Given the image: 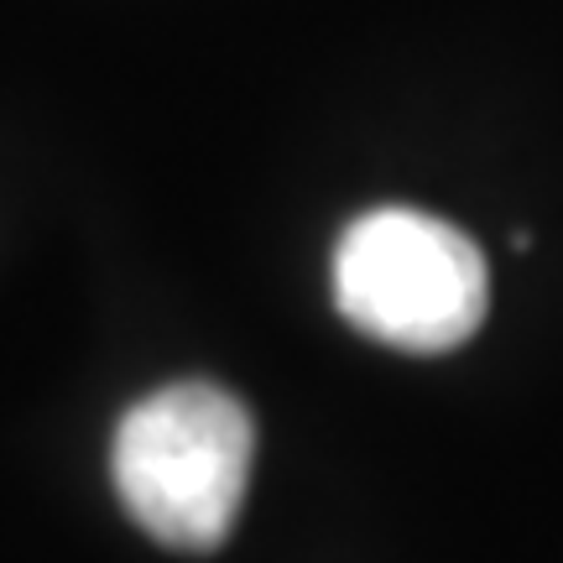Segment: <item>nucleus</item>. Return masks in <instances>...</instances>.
<instances>
[{
    "label": "nucleus",
    "instance_id": "nucleus-1",
    "mask_svg": "<svg viewBox=\"0 0 563 563\" xmlns=\"http://www.w3.org/2000/svg\"><path fill=\"white\" fill-rule=\"evenodd\" d=\"M256 428L224 386L173 382L115 428L110 475L141 532L178 553H214L241 517Z\"/></svg>",
    "mask_w": 563,
    "mask_h": 563
},
{
    "label": "nucleus",
    "instance_id": "nucleus-2",
    "mask_svg": "<svg viewBox=\"0 0 563 563\" xmlns=\"http://www.w3.org/2000/svg\"><path fill=\"white\" fill-rule=\"evenodd\" d=\"M334 302L361 334L407 350H460L485 323L490 272L481 245L422 209H371L340 235Z\"/></svg>",
    "mask_w": 563,
    "mask_h": 563
}]
</instances>
